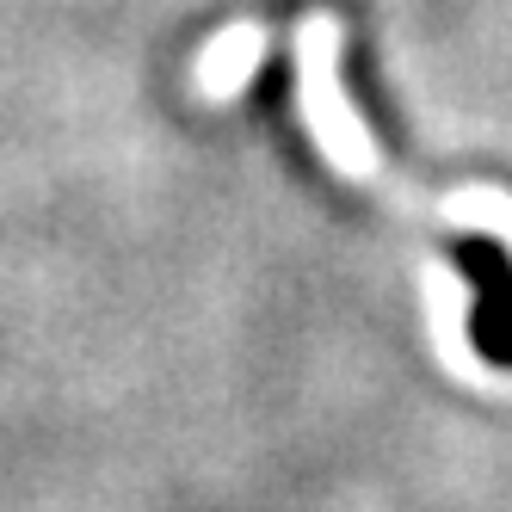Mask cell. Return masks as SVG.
Wrapping results in <instances>:
<instances>
[{"instance_id":"obj_1","label":"cell","mask_w":512,"mask_h":512,"mask_svg":"<svg viewBox=\"0 0 512 512\" xmlns=\"http://www.w3.org/2000/svg\"><path fill=\"white\" fill-rule=\"evenodd\" d=\"M340 44H346V31H340V19H327V13H315L297 31V93H303V118H309V130L321 142V155L334 161L340 173L364 179L371 192H383L389 204H401V210L438 216V223H457V229H482V235L494 229L512 247V198L506 192L475 186V192H457V198H420V192H408L389 173V161L371 149V136H364L352 99L340 87Z\"/></svg>"},{"instance_id":"obj_2","label":"cell","mask_w":512,"mask_h":512,"mask_svg":"<svg viewBox=\"0 0 512 512\" xmlns=\"http://www.w3.org/2000/svg\"><path fill=\"white\" fill-rule=\"evenodd\" d=\"M260 50H266V31H260V25L223 31V38L210 44V62L198 68V87H204V93H235V87L253 75V62H260Z\"/></svg>"},{"instance_id":"obj_3","label":"cell","mask_w":512,"mask_h":512,"mask_svg":"<svg viewBox=\"0 0 512 512\" xmlns=\"http://www.w3.org/2000/svg\"><path fill=\"white\" fill-rule=\"evenodd\" d=\"M432 284H438V290H445V297H463V284H457L451 272H438ZM457 315H463V303H445V327H451V340H457Z\"/></svg>"}]
</instances>
